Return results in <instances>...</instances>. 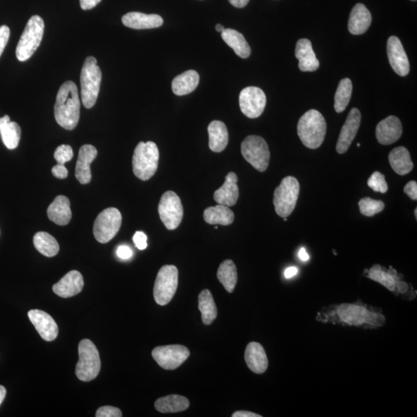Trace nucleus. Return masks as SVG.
<instances>
[{"label":"nucleus","mask_w":417,"mask_h":417,"mask_svg":"<svg viewBox=\"0 0 417 417\" xmlns=\"http://www.w3.org/2000/svg\"><path fill=\"white\" fill-rule=\"evenodd\" d=\"M389 161L392 169L400 176L407 175L414 169L409 152L403 146L397 147L391 151Z\"/></svg>","instance_id":"obj_31"},{"label":"nucleus","mask_w":417,"mask_h":417,"mask_svg":"<svg viewBox=\"0 0 417 417\" xmlns=\"http://www.w3.org/2000/svg\"><path fill=\"white\" fill-rule=\"evenodd\" d=\"M34 244L41 254L47 257L56 256L60 250L56 239L46 232L36 233L34 237Z\"/></svg>","instance_id":"obj_35"},{"label":"nucleus","mask_w":417,"mask_h":417,"mask_svg":"<svg viewBox=\"0 0 417 417\" xmlns=\"http://www.w3.org/2000/svg\"><path fill=\"white\" fill-rule=\"evenodd\" d=\"M233 417H261V415L257 414L249 411H237L232 415Z\"/></svg>","instance_id":"obj_49"},{"label":"nucleus","mask_w":417,"mask_h":417,"mask_svg":"<svg viewBox=\"0 0 417 417\" xmlns=\"http://www.w3.org/2000/svg\"><path fill=\"white\" fill-rule=\"evenodd\" d=\"M404 193H406L411 200H417V183L416 181L409 182L404 187Z\"/></svg>","instance_id":"obj_45"},{"label":"nucleus","mask_w":417,"mask_h":417,"mask_svg":"<svg viewBox=\"0 0 417 417\" xmlns=\"http://www.w3.org/2000/svg\"><path fill=\"white\" fill-rule=\"evenodd\" d=\"M84 285L82 274L78 271H71L53 286V291L59 297L71 298L81 292Z\"/></svg>","instance_id":"obj_20"},{"label":"nucleus","mask_w":417,"mask_h":417,"mask_svg":"<svg viewBox=\"0 0 417 417\" xmlns=\"http://www.w3.org/2000/svg\"><path fill=\"white\" fill-rule=\"evenodd\" d=\"M179 282V272L174 265H165L157 274L154 298L159 305H165L174 298Z\"/></svg>","instance_id":"obj_12"},{"label":"nucleus","mask_w":417,"mask_h":417,"mask_svg":"<svg viewBox=\"0 0 417 417\" xmlns=\"http://www.w3.org/2000/svg\"><path fill=\"white\" fill-rule=\"evenodd\" d=\"M189 349L180 345L158 346L153 349L152 357L164 370H174L189 357Z\"/></svg>","instance_id":"obj_14"},{"label":"nucleus","mask_w":417,"mask_h":417,"mask_svg":"<svg viewBox=\"0 0 417 417\" xmlns=\"http://www.w3.org/2000/svg\"><path fill=\"white\" fill-rule=\"evenodd\" d=\"M241 112L249 119L260 117L265 111L267 97L261 88L248 87L241 91L239 96Z\"/></svg>","instance_id":"obj_15"},{"label":"nucleus","mask_w":417,"mask_h":417,"mask_svg":"<svg viewBox=\"0 0 417 417\" xmlns=\"http://www.w3.org/2000/svg\"><path fill=\"white\" fill-rule=\"evenodd\" d=\"M368 186H369L373 191L381 193H385L388 191V184L386 182L385 176L379 171H374L372 176L368 180Z\"/></svg>","instance_id":"obj_40"},{"label":"nucleus","mask_w":417,"mask_h":417,"mask_svg":"<svg viewBox=\"0 0 417 417\" xmlns=\"http://www.w3.org/2000/svg\"><path fill=\"white\" fill-rule=\"evenodd\" d=\"M0 134L5 147L15 150L19 145L21 137V128L16 122L11 121L10 116L0 118Z\"/></svg>","instance_id":"obj_29"},{"label":"nucleus","mask_w":417,"mask_h":417,"mask_svg":"<svg viewBox=\"0 0 417 417\" xmlns=\"http://www.w3.org/2000/svg\"><path fill=\"white\" fill-rule=\"evenodd\" d=\"M238 178L236 174H228L225 178L224 185L214 193L213 198L218 204L233 206L239 198Z\"/></svg>","instance_id":"obj_22"},{"label":"nucleus","mask_w":417,"mask_h":417,"mask_svg":"<svg viewBox=\"0 0 417 417\" xmlns=\"http://www.w3.org/2000/svg\"><path fill=\"white\" fill-rule=\"evenodd\" d=\"M95 416L97 417H121V411L114 407H102L97 409Z\"/></svg>","instance_id":"obj_42"},{"label":"nucleus","mask_w":417,"mask_h":417,"mask_svg":"<svg viewBox=\"0 0 417 417\" xmlns=\"http://www.w3.org/2000/svg\"><path fill=\"white\" fill-rule=\"evenodd\" d=\"M411 1H416V0H411Z\"/></svg>","instance_id":"obj_56"},{"label":"nucleus","mask_w":417,"mask_h":417,"mask_svg":"<svg viewBox=\"0 0 417 417\" xmlns=\"http://www.w3.org/2000/svg\"><path fill=\"white\" fill-rule=\"evenodd\" d=\"M45 33V22L40 16L30 18L18 43L16 55L20 61H26L38 50Z\"/></svg>","instance_id":"obj_6"},{"label":"nucleus","mask_w":417,"mask_h":417,"mask_svg":"<svg viewBox=\"0 0 417 417\" xmlns=\"http://www.w3.org/2000/svg\"><path fill=\"white\" fill-rule=\"evenodd\" d=\"M360 213L366 217H374L377 213H381L385 208L384 202L382 200H376L370 198L361 199L359 202Z\"/></svg>","instance_id":"obj_39"},{"label":"nucleus","mask_w":417,"mask_h":417,"mask_svg":"<svg viewBox=\"0 0 417 417\" xmlns=\"http://www.w3.org/2000/svg\"><path fill=\"white\" fill-rule=\"evenodd\" d=\"M372 23V15L365 5L357 3L353 8L349 16L348 27L353 35L365 34Z\"/></svg>","instance_id":"obj_26"},{"label":"nucleus","mask_w":417,"mask_h":417,"mask_svg":"<svg viewBox=\"0 0 417 417\" xmlns=\"http://www.w3.org/2000/svg\"><path fill=\"white\" fill-rule=\"evenodd\" d=\"M52 174L58 179H66L69 176V170L65 167L56 165L52 168Z\"/></svg>","instance_id":"obj_47"},{"label":"nucleus","mask_w":417,"mask_h":417,"mask_svg":"<svg viewBox=\"0 0 417 417\" xmlns=\"http://www.w3.org/2000/svg\"><path fill=\"white\" fill-rule=\"evenodd\" d=\"M94 57L86 58L81 73L82 100L86 108L95 106L99 94L102 73Z\"/></svg>","instance_id":"obj_5"},{"label":"nucleus","mask_w":417,"mask_h":417,"mask_svg":"<svg viewBox=\"0 0 417 417\" xmlns=\"http://www.w3.org/2000/svg\"><path fill=\"white\" fill-rule=\"evenodd\" d=\"M5 395H7V390L4 386L0 385V405L3 402Z\"/></svg>","instance_id":"obj_53"},{"label":"nucleus","mask_w":417,"mask_h":417,"mask_svg":"<svg viewBox=\"0 0 417 417\" xmlns=\"http://www.w3.org/2000/svg\"><path fill=\"white\" fill-rule=\"evenodd\" d=\"M73 157V152L69 145H61L58 147L54 152V158L58 165L64 167V164L71 160Z\"/></svg>","instance_id":"obj_41"},{"label":"nucleus","mask_w":417,"mask_h":417,"mask_svg":"<svg viewBox=\"0 0 417 417\" xmlns=\"http://www.w3.org/2000/svg\"><path fill=\"white\" fill-rule=\"evenodd\" d=\"M189 407L188 398L179 395H169L159 398L155 403L156 409L158 412L163 414L182 412Z\"/></svg>","instance_id":"obj_34"},{"label":"nucleus","mask_w":417,"mask_h":417,"mask_svg":"<svg viewBox=\"0 0 417 417\" xmlns=\"http://www.w3.org/2000/svg\"><path fill=\"white\" fill-rule=\"evenodd\" d=\"M208 147L214 152H222L228 146L229 142V134L228 128L224 122L220 121H213L208 126Z\"/></svg>","instance_id":"obj_28"},{"label":"nucleus","mask_w":417,"mask_h":417,"mask_svg":"<svg viewBox=\"0 0 417 417\" xmlns=\"http://www.w3.org/2000/svg\"><path fill=\"white\" fill-rule=\"evenodd\" d=\"M357 146H358V147H359V146H360V144H359V143H358V144H357Z\"/></svg>","instance_id":"obj_57"},{"label":"nucleus","mask_w":417,"mask_h":417,"mask_svg":"<svg viewBox=\"0 0 417 417\" xmlns=\"http://www.w3.org/2000/svg\"><path fill=\"white\" fill-rule=\"evenodd\" d=\"M353 83L350 79L344 78L339 82L335 92L334 108L337 113L344 112L351 100Z\"/></svg>","instance_id":"obj_38"},{"label":"nucleus","mask_w":417,"mask_h":417,"mask_svg":"<svg viewBox=\"0 0 417 417\" xmlns=\"http://www.w3.org/2000/svg\"><path fill=\"white\" fill-rule=\"evenodd\" d=\"M365 274L366 277L374 281L377 282L392 292H394L396 296L398 294H402L403 298L407 300H413L415 298L410 296L409 293L414 294L409 289V285L402 279L403 275L398 274L395 269L390 267L388 270L375 265L370 270H366Z\"/></svg>","instance_id":"obj_9"},{"label":"nucleus","mask_w":417,"mask_h":417,"mask_svg":"<svg viewBox=\"0 0 417 417\" xmlns=\"http://www.w3.org/2000/svg\"><path fill=\"white\" fill-rule=\"evenodd\" d=\"M80 102L77 86L66 82L58 91L54 106V117L58 124L67 130H75L80 119Z\"/></svg>","instance_id":"obj_2"},{"label":"nucleus","mask_w":417,"mask_h":417,"mask_svg":"<svg viewBox=\"0 0 417 417\" xmlns=\"http://www.w3.org/2000/svg\"><path fill=\"white\" fill-rule=\"evenodd\" d=\"M245 361L249 369L254 373L265 372L268 367V359L265 348L259 342H250L245 350Z\"/></svg>","instance_id":"obj_23"},{"label":"nucleus","mask_w":417,"mask_h":417,"mask_svg":"<svg viewBox=\"0 0 417 417\" xmlns=\"http://www.w3.org/2000/svg\"><path fill=\"white\" fill-rule=\"evenodd\" d=\"M10 36V29L8 26L0 27V57L8 45Z\"/></svg>","instance_id":"obj_43"},{"label":"nucleus","mask_w":417,"mask_h":417,"mask_svg":"<svg viewBox=\"0 0 417 417\" xmlns=\"http://www.w3.org/2000/svg\"><path fill=\"white\" fill-rule=\"evenodd\" d=\"M102 0H80V5L84 10L93 9L101 3Z\"/></svg>","instance_id":"obj_48"},{"label":"nucleus","mask_w":417,"mask_h":417,"mask_svg":"<svg viewBox=\"0 0 417 417\" xmlns=\"http://www.w3.org/2000/svg\"><path fill=\"white\" fill-rule=\"evenodd\" d=\"M133 242L136 248L141 250L146 249L148 246L147 243V236L142 231H137L133 237Z\"/></svg>","instance_id":"obj_44"},{"label":"nucleus","mask_w":417,"mask_h":417,"mask_svg":"<svg viewBox=\"0 0 417 417\" xmlns=\"http://www.w3.org/2000/svg\"><path fill=\"white\" fill-rule=\"evenodd\" d=\"M47 215L52 222L59 226L69 224L72 217L71 202L64 195H58L47 208Z\"/></svg>","instance_id":"obj_27"},{"label":"nucleus","mask_w":417,"mask_h":417,"mask_svg":"<svg viewBox=\"0 0 417 417\" xmlns=\"http://www.w3.org/2000/svg\"><path fill=\"white\" fill-rule=\"evenodd\" d=\"M416 212H417V210L416 208V210H415V217H416V218H417Z\"/></svg>","instance_id":"obj_55"},{"label":"nucleus","mask_w":417,"mask_h":417,"mask_svg":"<svg viewBox=\"0 0 417 417\" xmlns=\"http://www.w3.org/2000/svg\"><path fill=\"white\" fill-rule=\"evenodd\" d=\"M389 62L398 75L405 77L409 73V62L402 43L397 36H392L388 41Z\"/></svg>","instance_id":"obj_17"},{"label":"nucleus","mask_w":417,"mask_h":417,"mask_svg":"<svg viewBox=\"0 0 417 417\" xmlns=\"http://www.w3.org/2000/svg\"><path fill=\"white\" fill-rule=\"evenodd\" d=\"M116 253H117L119 259L123 260L130 259L133 255L132 249L128 246L119 247L117 251H116Z\"/></svg>","instance_id":"obj_46"},{"label":"nucleus","mask_w":417,"mask_h":417,"mask_svg":"<svg viewBox=\"0 0 417 417\" xmlns=\"http://www.w3.org/2000/svg\"><path fill=\"white\" fill-rule=\"evenodd\" d=\"M316 320L324 323H339L371 329L382 327L385 323L381 311L359 302L330 306L318 312Z\"/></svg>","instance_id":"obj_1"},{"label":"nucleus","mask_w":417,"mask_h":417,"mask_svg":"<svg viewBox=\"0 0 417 417\" xmlns=\"http://www.w3.org/2000/svg\"><path fill=\"white\" fill-rule=\"evenodd\" d=\"M298 257L300 260L302 261H307L309 260V255L306 252L305 248H302L300 250L298 253Z\"/></svg>","instance_id":"obj_52"},{"label":"nucleus","mask_w":417,"mask_h":417,"mask_svg":"<svg viewBox=\"0 0 417 417\" xmlns=\"http://www.w3.org/2000/svg\"><path fill=\"white\" fill-rule=\"evenodd\" d=\"M204 218L208 224L228 226L234 223L235 213L229 206L219 204L206 208L204 213Z\"/></svg>","instance_id":"obj_33"},{"label":"nucleus","mask_w":417,"mask_h":417,"mask_svg":"<svg viewBox=\"0 0 417 417\" xmlns=\"http://www.w3.org/2000/svg\"><path fill=\"white\" fill-rule=\"evenodd\" d=\"M326 119L317 110H309L299 119L298 136L307 148L310 150L320 148L326 138Z\"/></svg>","instance_id":"obj_3"},{"label":"nucleus","mask_w":417,"mask_h":417,"mask_svg":"<svg viewBox=\"0 0 417 417\" xmlns=\"http://www.w3.org/2000/svg\"><path fill=\"white\" fill-rule=\"evenodd\" d=\"M121 222V214L118 208H106L97 216L94 224L93 232L96 240L102 243L111 241L118 234Z\"/></svg>","instance_id":"obj_11"},{"label":"nucleus","mask_w":417,"mask_h":417,"mask_svg":"<svg viewBox=\"0 0 417 417\" xmlns=\"http://www.w3.org/2000/svg\"><path fill=\"white\" fill-rule=\"evenodd\" d=\"M222 36L226 44L235 51L237 56L243 59L250 57L251 49L242 34L235 29H225Z\"/></svg>","instance_id":"obj_32"},{"label":"nucleus","mask_w":417,"mask_h":417,"mask_svg":"<svg viewBox=\"0 0 417 417\" xmlns=\"http://www.w3.org/2000/svg\"><path fill=\"white\" fill-rule=\"evenodd\" d=\"M199 309L201 312L202 322L207 326L216 320L217 309L210 291L206 289L200 294Z\"/></svg>","instance_id":"obj_37"},{"label":"nucleus","mask_w":417,"mask_h":417,"mask_svg":"<svg viewBox=\"0 0 417 417\" xmlns=\"http://www.w3.org/2000/svg\"><path fill=\"white\" fill-rule=\"evenodd\" d=\"M122 23L128 28L145 29L160 27L163 24L162 16L157 14H145L131 12L122 16Z\"/></svg>","instance_id":"obj_25"},{"label":"nucleus","mask_w":417,"mask_h":417,"mask_svg":"<svg viewBox=\"0 0 417 417\" xmlns=\"http://www.w3.org/2000/svg\"><path fill=\"white\" fill-rule=\"evenodd\" d=\"M402 134L401 121L394 115L382 120L377 126V139L380 144L384 145L395 143L401 138Z\"/></svg>","instance_id":"obj_19"},{"label":"nucleus","mask_w":417,"mask_h":417,"mask_svg":"<svg viewBox=\"0 0 417 417\" xmlns=\"http://www.w3.org/2000/svg\"><path fill=\"white\" fill-rule=\"evenodd\" d=\"M241 153L246 161L257 171L268 168L271 153L266 141L259 136H250L243 141Z\"/></svg>","instance_id":"obj_10"},{"label":"nucleus","mask_w":417,"mask_h":417,"mask_svg":"<svg viewBox=\"0 0 417 417\" xmlns=\"http://www.w3.org/2000/svg\"><path fill=\"white\" fill-rule=\"evenodd\" d=\"M200 75L193 70L185 71L176 77L171 83V89L178 96L187 95L198 87Z\"/></svg>","instance_id":"obj_30"},{"label":"nucleus","mask_w":417,"mask_h":417,"mask_svg":"<svg viewBox=\"0 0 417 417\" xmlns=\"http://www.w3.org/2000/svg\"><path fill=\"white\" fill-rule=\"evenodd\" d=\"M78 353L76 376L82 381L90 382L98 376L101 370L99 353L93 342L83 339L79 343Z\"/></svg>","instance_id":"obj_7"},{"label":"nucleus","mask_w":417,"mask_h":417,"mask_svg":"<svg viewBox=\"0 0 417 417\" xmlns=\"http://www.w3.org/2000/svg\"><path fill=\"white\" fill-rule=\"evenodd\" d=\"M97 156V150L91 145H84L79 150L75 176L80 183L88 184L91 180V165Z\"/></svg>","instance_id":"obj_21"},{"label":"nucleus","mask_w":417,"mask_h":417,"mask_svg":"<svg viewBox=\"0 0 417 417\" xmlns=\"http://www.w3.org/2000/svg\"><path fill=\"white\" fill-rule=\"evenodd\" d=\"M361 119V115L358 108H354L348 113L336 145V151L339 154H344L351 146L359 131Z\"/></svg>","instance_id":"obj_16"},{"label":"nucleus","mask_w":417,"mask_h":417,"mask_svg":"<svg viewBox=\"0 0 417 417\" xmlns=\"http://www.w3.org/2000/svg\"><path fill=\"white\" fill-rule=\"evenodd\" d=\"M300 193V184L293 176H287L282 180L280 186L274 193L275 211L282 218H287L296 208Z\"/></svg>","instance_id":"obj_8"},{"label":"nucleus","mask_w":417,"mask_h":417,"mask_svg":"<svg viewBox=\"0 0 417 417\" xmlns=\"http://www.w3.org/2000/svg\"><path fill=\"white\" fill-rule=\"evenodd\" d=\"M296 57L299 60V69L303 72H312L318 69L320 61L313 51L311 43L308 39H300L296 45Z\"/></svg>","instance_id":"obj_24"},{"label":"nucleus","mask_w":417,"mask_h":417,"mask_svg":"<svg viewBox=\"0 0 417 417\" xmlns=\"http://www.w3.org/2000/svg\"><path fill=\"white\" fill-rule=\"evenodd\" d=\"M158 160L159 152L155 143H139L132 157L134 176L143 181L150 180L156 173Z\"/></svg>","instance_id":"obj_4"},{"label":"nucleus","mask_w":417,"mask_h":417,"mask_svg":"<svg viewBox=\"0 0 417 417\" xmlns=\"http://www.w3.org/2000/svg\"><path fill=\"white\" fill-rule=\"evenodd\" d=\"M216 29L217 32L222 33L225 28L223 25H222V24H217V25L216 26Z\"/></svg>","instance_id":"obj_54"},{"label":"nucleus","mask_w":417,"mask_h":417,"mask_svg":"<svg viewBox=\"0 0 417 417\" xmlns=\"http://www.w3.org/2000/svg\"><path fill=\"white\" fill-rule=\"evenodd\" d=\"M298 272V269L296 267H290L285 270V277L287 279H289L296 276Z\"/></svg>","instance_id":"obj_51"},{"label":"nucleus","mask_w":417,"mask_h":417,"mask_svg":"<svg viewBox=\"0 0 417 417\" xmlns=\"http://www.w3.org/2000/svg\"><path fill=\"white\" fill-rule=\"evenodd\" d=\"M217 278L226 291L232 293L235 291L237 282V271L235 263L231 260L224 261L219 265Z\"/></svg>","instance_id":"obj_36"},{"label":"nucleus","mask_w":417,"mask_h":417,"mask_svg":"<svg viewBox=\"0 0 417 417\" xmlns=\"http://www.w3.org/2000/svg\"><path fill=\"white\" fill-rule=\"evenodd\" d=\"M159 217L169 230H176L183 218V206L179 196L173 192H165L159 201L158 207Z\"/></svg>","instance_id":"obj_13"},{"label":"nucleus","mask_w":417,"mask_h":417,"mask_svg":"<svg viewBox=\"0 0 417 417\" xmlns=\"http://www.w3.org/2000/svg\"><path fill=\"white\" fill-rule=\"evenodd\" d=\"M28 317L43 339L47 342L56 339L58 326L50 315L44 311L34 309L28 312Z\"/></svg>","instance_id":"obj_18"},{"label":"nucleus","mask_w":417,"mask_h":417,"mask_svg":"<svg viewBox=\"0 0 417 417\" xmlns=\"http://www.w3.org/2000/svg\"><path fill=\"white\" fill-rule=\"evenodd\" d=\"M229 2L236 8H243L246 7L250 0H229Z\"/></svg>","instance_id":"obj_50"}]
</instances>
